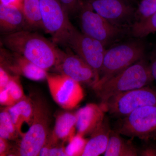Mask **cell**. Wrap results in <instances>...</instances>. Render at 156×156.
Segmentation results:
<instances>
[{"instance_id": "836d02e7", "label": "cell", "mask_w": 156, "mask_h": 156, "mask_svg": "<svg viewBox=\"0 0 156 156\" xmlns=\"http://www.w3.org/2000/svg\"><path fill=\"white\" fill-rule=\"evenodd\" d=\"M126 1H128V2H130L131 3V2L132 0H126Z\"/></svg>"}, {"instance_id": "4dcf8cb0", "label": "cell", "mask_w": 156, "mask_h": 156, "mask_svg": "<svg viewBox=\"0 0 156 156\" xmlns=\"http://www.w3.org/2000/svg\"><path fill=\"white\" fill-rule=\"evenodd\" d=\"M149 64L153 78L156 82V48L152 53Z\"/></svg>"}, {"instance_id": "7a4b0ae2", "label": "cell", "mask_w": 156, "mask_h": 156, "mask_svg": "<svg viewBox=\"0 0 156 156\" xmlns=\"http://www.w3.org/2000/svg\"><path fill=\"white\" fill-rule=\"evenodd\" d=\"M153 81L149 62L144 58L92 88L103 104L113 96L149 86Z\"/></svg>"}, {"instance_id": "44dd1931", "label": "cell", "mask_w": 156, "mask_h": 156, "mask_svg": "<svg viewBox=\"0 0 156 156\" xmlns=\"http://www.w3.org/2000/svg\"><path fill=\"white\" fill-rule=\"evenodd\" d=\"M19 136L11 115L6 108L0 113V137L13 140L17 139Z\"/></svg>"}, {"instance_id": "cb8c5ba5", "label": "cell", "mask_w": 156, "mask_h": 156, "mask_svg": "<svg viewBox=\"0 0 156 156\" xmlns=\"http://www.w3.org/2000/svg\"><path fill=\"white\" fill-rule=\"evenodd\" d=\"M87 141L83 136L76 134L68 143V145L66 147L67 156H82Z\"/></svg>"}, {"instance_id": "f546056e", "label": "cell", "mask_w": 156, "mask_h": 156, "mask_svg": "<svg viewBox=\"0 0 156 156\" xmlns=\"http://www.w3.org/2000/svg\"><path fill=\"white\" fill-rule=\"evenodd\" d=\"M11 149L9 140L0 137V156L10 155L11 151Z\"/></svg>"}, {"instance_id": "2e32d148", "label": "cell", "mask_w": 156, "mask_h": 156, "mask_svg": "<svg viewBox=\"0 0 156 156\" xmlns=\"http://www.w3.org/2000/svg\"><path fill=\"white\" fill-rule=\"evenodd\" d=\"M109 122L105 117L103 122L91 134L81 156H98L104 154L107 147L111 131Z\"/></svg>"}, {"instance_id": "8992f818", "label": "cell", "mask_w": 156, "mask_h": 156, "mask_svg": "<svg viewBox=\"0 0 156 156\" xmlns=\"http://www.w3.org/2000/svg\"><path fill=\"white\" fill-rule=\"evenodd\" d=\"M43 29L51 37L52 41L66 47L74 26L59 0H40Z\"/></svg>"}, {"instance_id": "e0dca14e", "label": "cell", "mask_w": 156, "mask_h": 156, "mask_svg": "<svg viewBox=\"0 0 156 156\" xmlns=\"http://www.w3.org/2000/svg\"><path fill=\"white\" fill-rule=\"evenodd\" d=\"M76 120L75 113L66 112L59 115L49 139L54 143L69 142L76 135Z\"/></svg>"}, {"instance_id": "52a82bcc", "label": "cell", "mask_w": 156, "mask_h": 156, "mask_svg": "<svg viewBox=\"0 0 156 156\" xmlns=\"http://www.w3.org/2000/svg\"><path fill=\"white\" fill-rule=\"evenodd\" d=\"M101 104L112 116L122 119L140 108L156 105V89L146 86L115 95Z\"/></svg>"}, {"instance_id": "d4e9b609", "label": "cell", "mask_w": 156, "mask_h": 156, "mask_svg": "<svg viewBox=\"0 0 156 156\" xmlns=\"http://www.w3.org/2000/svg\"><path fill=\"white\" fill-rule=\"evenodd\" d=\"M15 104L22 100L26 96L24 95L22 86L19 80V76H11V80L6 87Z\"/></svg>"}, {"instance_id": "ffe728a7", "label": "cell", "mask_w": 156, "mask_h": 156, "mask_svg": "<svg viewBox=\"0 0 156 156\" xmlns=\"http://www.w3.org/2000/svg\"><path fill=\"white\" fill-rule=\"evenodd\" d=\"M22 10L27 28L43 29L40 0H23Z\"/></svg>"}, {"instance_id": "4fadbf2b", "label": "cell", "mask_w": 156, "mask_h": 156, "mask_svg": "<svg viewBox=\"0 0 156 156\" xmlns=\"http://www.w3.org/2000/svg\"><path fill=\"white\" fill-rule=\"evenodd\" d=\"M1 66L14 75L23 76L35 81L47 79L48 71L39 67L19 53L3 47L0 50Z\"/></svg>"}, {"instance_id": "9a60e30c", "label": "cell", "mask_w": 156, "mask_h": 156, "mask_svg": "<svg viewBox=\"0 0 156 156\" xmlns=\"http://www.w3.org/2000/svg\"><path fill=\"white\" fill-rule=\"evenodd\" d=\"M26 28L22 8L0 3V30L2 33L5 34Z\"/></svg>"}, {"instance_id": "d6a6232c", "label": "cell", "mask_w": 156, "mask_h": 156, "mask_svg": "<svg viewBox=\"0 0 156 156\" xmlns=\"http://www.w3.org/2000/svg\"><path fill=\"white\" fill-rule=\"evenodd\" d=\"M23 0H0V3L5 5L17 6L22 8Z\"/></svg>"}, {"instance_id": "30bf717a", "label": "cell", "mask_w": 156, "mask_h": 156, "mask_svg": "<svg viewBox=\"0 0 156 156\" xmlns=\"http://www.w3.org/2000/svg\"><path fill=\"white\" fill-rule=\"evenodd\" d=\"M66 47L93 68L99 75L106 50L100 42L80 31L73 26L70 32Z\"/></svg>"}, {"instance_id": "8fae6325", "label": "cell", "mask_w": 156, "mask_h": 156, "mask_svg": "<svg viewBox=\"0 0 156 156\" xmlns=\"http://www.w3.org/2000/svg\"><path fill=\"white\" fill-rule=\"evenodd\" d=\"M85 1L95 12L113 25L126 29L134 21L136 9L126 0Z\"/></svg>"}, {"instance_id": "9c48e42d", "label": "cell", "mask_w": 156, "mask_h": 156, "mask_svg": "<svg viewBox=\"0 0 156 156\" xmlns=\"http://www.w3.org/2000/svg\"><path fill=\"white\" fill-rule=\"evenodd\" d=\"M46 80L53 100L62 108L73 109L83 98L81 84L69 77L62 74L48 73Z\"/></svg>"}, {"instance_id": "7c38bea8", "label": "cell", "mask_w": 156, "mask_h": 156, "mask_svg": "<svg viewBox=\"0 0 156 156\" xmlns=\"http://www.w3.org/2000/svg\"><path fill=\"white\" fill-rule=\"evenodd\" d=\"M68 48L66 52H64L60 63L55 69L80 84H88L93 87L99 80L98 73Z\"/></svg>"}, {"instance_id": "6da1fadb", "label": "cell", "mask_w": 156, "mask_h": 156, "mask_svg": "<svg viewBox=\"0 0 156 156\" xmlns=\"http://www.w3.org/2000/svg\"><path fill=\"white\" fill-rule=\"evenodd\" d=\"M1 43L4 48L21 54L47 71L55 69L64 52L53 41L27 30L3 34Z\"/></svg>"}, {"instance_id": "83f0119b", "label": "cell", "mask_w": 156, "mask_h": 156, "mask_svg": "<svg viewBox=\"0 0 156 156\" xmlns=\"http://www.w3.org/2000/svg\"><path fill=\"white\" fill-rule=\"evenodd\" d=\"M0 104L3 106L7 107L12 106L15 104L6 88L0 91Z\"/></svg>"}, {"instance_id": "277c9868", "label": "cell", "mask_w": 156, "mask_h": 156, "mask_svg": "<svg viewBox=\"0 0 156 156\" xmlns=\"http://www.w3.org/2000/svg\"><path fill=\"white\" fill-rule=\"evenodd\" d=\"M32 123L17 144L14 156H37L50 135V115L42 100L35 101Z\"/></svg>"}, {"instance_id": "f1b7e54d", "label": "cell", "mask_w": 156, "mask_h": 156, "mask_svg": "<svg viewBox=\"0 0 156 156\" xmlns=\"http://www.w3.org/2000/svg\"><path fill=\"white\" fill-rule=\"evenodd\" d=\"M11 76L9 72L0 66V91L5 89L11 80Z\"/></svg>"}, {"instance_id": "4316f807", "label": "cell", "mask_w": 156, "mask_h": 156, "mask_svg": "<svg viewBox=\"0 0 156 156\" xmlns=\"http://www.w3.org/2000/svg\"><path fill=\"white\" fill-rule=\"evenodd\" d=\"M59 1L69 15L79 12L84 2L83 0H59Z\"/></svg>"}, {"instance_id": "5bb4252c", "label": "cell", "mask_w": 156, "mask_h": 156, "mask_svg": "<svg viewBox=\"0 0 156 156\" xmlns=\"http://www.w3.org/2000/svg\"><path fill=\"white\" fill-rule=\"evenodd\" d=\"M106 112L101 104L89 103L78 110L76 117L77 134L91 135L103 122Z\"/></svg>"}, {"instance_id": "ac0fdd59", "label": "cell", "mask_w": 156, "mask_h": 156, "mask_svg": "<svg viewBox=\"0 0 156 156\" xmlns=\"http://www.w3.org/2000/svg\"><path fill=\"white\" fill-rule=\"evenodd\" d=\"M13 123L17 128L20 136L24 135L23 127L26 124L30 127L34 114V102L30 98L26 97L12 106L7 107Z\"/></svg>"}, {"instance_id": "ba28073f", "label": "cell", "mask_w": 156, "mask_h": 156, "mask_svg": "<svg viewBox=\"0 0 156 156\" xmlns=\"http://www.w3.org/2000/svg\"><path fill=\"white\" fill-rule=\"evenodd\" d=\"M120 120L115 130L121 135L144 140L156 139V105L140 108Z\"/></svg>"}, {"instance_id": "603a6c76", "label": "cell", "mask_w": 156, "mask_h": 156, "mask_svg": "<svg viewBox=\"0 0 156 156\" xmlns=\"http://www.w3.org/2000/svg\"><path fill=\"white\" fill-rule=\"evenodd\" d=\"M156 12V0H142L135 11L134 22L145 20Z\"/></svg>"}, {"instance_id": "3957f363", "label": "cell", "mask_w": 156, "mask_h": 156, "mask_svg": "<svg viewBox=\"0 0 156 156\" xmlns=\"http://www.w3.org/2000/svg\"><path fill=\"white\" fill-rule=\"evenodd\" d=\"M146 48L140 40L129 41L105 50L98 81L100 86L112 77L144 58Z\"/></svg>"}, {"instance_id": "1f68e13d", "label": "cell", "mask_w": 156, "mask_h": 156, "mask_svg": "<svg viewBox=\"0 0 156 156\" xmlns=\"http://www.w3.org/2000/svg\"><path fill=\"white\" fill-rule=\"evenodd\" d=\"M139 155L144 156H156V146H150L139 151Z\"/></svg>"}, {"instance_id": "5b68a950", "label": "cell", "mask_w": 156, "mask_h": 156, "mask_svg": "<svg viewBox=\"0 0 156 156\" xmlns=\"http://www.w3.org/2000/svg\"><path fill=\"white\" fill-rule=\"evenodd\" d=\"M82 32L106 48L126 32V28L113 25L95 12L84 1L79 12Z\"/></svg>"}, {"instance_id": "7402d4cb", "label": "cell", "mask_w": 156, "mask_h": 156, "mask_svg": "<svg viewBox=\"0 0 156 156\" xmlns=\"http://www.w3.org/2000/svg\"><path fill=\"white\" fill-rule=\"evenodd\" d=\"M131 28V35L137 38H141L156 32V12L145 20L134 22Z\"/></svg>"}, {"instance_id": "484cf974", "label": "cell", "mask_w": 156, "mask_h": 156, "mask_svg": "<svg viewBox=\"0 0 156 156\" xmlns=\"http://www.w3.org/2000/svg\"><path fill=\"white\" fill-rule=\"evenodd\" d=\"M40 156H67L66 147L60 143H54L48 139L40 151Z\"/></svg>"}, {"instance_id": "d6986e66", "label": "cell", "mask_w": 156, "mask_h": 156, "mask_svg": "<svg viewBox=\"0 0 156 156\" xmlns=\"http://www.w3.org/2000/svg\"><path fill=\"white\" fill-rule=\"evenodd\" d=\"M115 130H112L105 152V156H137L139 151L130 141L122 137Z\"/></svg>"}]
</instances>
